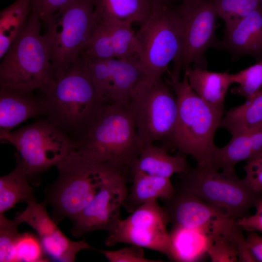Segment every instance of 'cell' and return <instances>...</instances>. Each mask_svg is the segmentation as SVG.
Segmentation results:
<instances>
[{
  "instance_id": "cell-1",
  "label": "cell",
  "mask_w": 262,
  "mask_h": 262,
  "mask_svg": "<svg viewBox=\"0 0 262 262\" xmlns=\"http://www.w3.org/2000/svg\"><path fill=\"white\" fill-rule=\"evenodd\" d=\"M144 147L131 103L105 102L75 150L90 161L127 172Z\"/></svg>"
},
{
  "instance_id": "cell-2",
  "label": "cell",
  "mask_w": 262,
  "mask_h": 262,
  "mask_svg": "<svg viewBox=\"0 0 262 262\" xmlns=\"http://www.w3.org/2000/svg\"><path fill=\"white\" fill-rule=\"evenodd\" d=\"M42 94L44 118L64 131L76 143L85 134L103 103L97 93L87 60L82 53Z\"/></svg>"
},
{
  "instance_id": "cell-3",
  "label": "cell",
  "mask_w": 262,
  "mask_h": 262,
  "mask_svg": "<svg viewBox=\"0 0 262 262\" xmlns=\"http://www.w3.org/2000/svg\"><path fill=\"white\" fill-rule=\"evenodd\" d=\"M41 19L32 10L22 31L1 59L0 87L45 93L55 80Z\"/></svg>"
},
{
  "instance_id": "cell-4",
  "label": "cell",
  "mask_w": 262,
  "mask_h": 262,
  "mask_svg": "<svg viewBox=\"0 0 262 262\" xmlns=\"http://www.w3.org/2000/svg\"><path fill=\"white\" fill-rule=\"evenodd\" d=\"M170 83L178 104L171 143L180 152L191 156L196 166L212 167L215 147L214 136L222 118L224 107L212 106L202 100L190 86L185 74L181 81Z\"/></svg>"
},
{
  "instance_id": "cell-5",
  "label": "cell",
  "mask_w": 262,
  "mask_h": 262,
  "mask_svg": "<svg viewBox=\"0 0 262 262\" xmlns=\"http://www.w3.org/2000/svg\"><path fill=\"white\" fill-rule=\"evenodd\" d=\"M55 180L44 190L46 205L52 208V218L58 224L65 218L73 220L92 201L103 181L114 170L73 151L57 166Z\"/></svg>"
},
{
  "instance_id": "cell-6",
  "label": "cell",
  "mask_w": 262,
  "mask_h": 262,
  "mask_svg": "<svg viewBox=\"0 0 262 262\" xmlns=\"http://www.w3.org/2000/svg\"><path fill=\"white\" fill-rule=\"evenodd\" d=\"M1 143L12 145L24 164L31 185L38 186L44 173L56 167L76 148L66 133L46 118L15 130L0 131Z\"/></svg>"
},
{
  "instance_id": "cell-7",
  "label": "cell",
  "mask_w": 262,
  "mask_h": 262,
  "mask_svg": "<svg viewBox=\"0 0 262 262\" xmlns=\"http://www.w3.org/2000/svg\"><path fill=\"white\" fill-rule=\"evenodd\" d=\"M44 23L57 79L78 57L97 27L93 0H71Z\"/></svg>"
},
{
  "instance_id": "cell-8",
  "label": "cell",
  "mask_w": 262,
  "mask_h": 262,
  "mask_svg": "<svg viewBox=\"0 0 262 262\" xmlns=\"http://www.w3.org/2000/svg\"><path fill=\"white\" fill-rule=\"evenodd\" d=\"M180 184L198 197L236 220L249 216V210L262 199L245 177L212 167L187 169L180 174Z\"/></svg>"
},
{
  "instance_id": "cell-9",
  "label": "cell",
  "mask_w": 262,
  "mask_h": 262,
  "mask_svg": "<svg viewBox=\"0 0 262 262\" xmlns=\"http://www.w3.org/2000/svg\"><path fill=\"white\" fill-rule=\"evenodd\" d=\"M182 20L176 5L170 4L152 13L136 33L140 59L149 81L163 78L168 66L175 62L182 45Z\"/></svg>"
},
{
  "instance_id": "cell-10",
  "label": "cell",
  "mask_w": 262,
  "mask_h": 262,
  "mask_svg": "<svg viewBox=\"0 0 262 262\" xmlns=\"http://www.w3.org/2000/svg\"><path fill=\"white\" fill-rule=\"evenodd\" d=\"M130 103L135 113L138 135L144 147L156 141L171 142L178 104L169 81L162 78L146 82Z\"/></svg>"
},
{
  "instance_id": "cell-11",
  "label": "cell",
  "mask_w": 262,
  "mask_h": 262,
  "mask_svg": "<svg viewBox=\"0 0 262 262\" xmlns=\"http://www.w3.org/2000/svg\"><path fill=\"white\" fill-rule=\"evenodd\" d=\"M182 20V45L170 72V83L179 81L182 70L190 66L207 69L205 53L216 49L220 40L215 35L218 16L212 0H182L176 5Z\"/></svg>"
},
{
  "instance_id": "cell-12",
  "label": "cell",
  "mask_w": 262,
  "mask_h": 262,
  "mask_svg": "<svg viewBox=\"0 0 262 262\" xmlns=\"http://www.w3.org/2000/svg\"><path fill=\"white\" fill-rule=\"evenodd\" d=\"M167 216L157 199L144 204L125 219L119 218L106 230L108 246L125 243L165 255L175 261L171 238L167 230Z\"/></svg>"
},
{
  "instance_id": "cell-13",
  "label": "cell",
  "mask_w": 262,
  "mask_h": 262,
  "mask_svg": "<svg viewBox=\"0 0 262 262\" xmlns=\"http://www.w3.org/2000/svg\"><path fill=\"white\" fill-rule=\"evenodd\" d=\"M163 208L172 227L200 231L209 239L232 235L237 220L225 214L180 185Z\"/></svg>"
},
{
  "instance_id": "cell-14",
  "label": "cell",
  "mask_w": 262,
  "mask_h": 262,
  "mask_svg": "<svg viewBox=\"0 0 262 262\" xmlns=\"http://www.w3.org/2000/svg\"><path fill=\"white\" fill-rule=\"evenodd\" d=\"M128 193L127 173L111 172L90 203L71 221L72 235L80 238L95 230H107L121 218V207Z\"/></svg>"
},
{
  "instance_id": "cell-15",
  "label": "cell",
  "mask_w": 262,
  "mask_h": 262,
  "mask_svg": "<svg viewBox=\"0 0 262 262\" xmlns=\"http://www.w3.org/2000/svg\"><path fill=\"white\" fill-rule=\"evenodd\" d=\"M25 209L15 218L19 225L25 223L34 229L49 258L64 262H73L82 250L96 249L84 241H74L67 238L51 217L44 202L35 198L27 203Z\"/></svg>"
},
{
  "instance_id": "cell-16",
  "label": "cell",
  "mask_w": 262,
  "mask_h": 262,
  "mask_svg": "<svg viewBox=\"0 0 262 262\" xmlns=\"http://www.w3.org/2000/svg\"><path fill=\"white\" fill-rule=\"evenodd\" d=\"M217 49L230 53L233 60L244 56L262 61V5L249 13L231 31L225 32Z\"/></svg>"
},
{
  "instance_id": "cell-17",
  "label": "cell",
  "mask_w": 262,
  "mask_h": 262,
  "mask_svg": "<svg viewBox=\"0 0 262 262\" xmlns=\"http://www.w3.org/2000/svg\"><path fill=\"white\" fill-rule=\"evenodd\" d=\"M36 91L0 87V131H10L31 118L44 116L42 93Z\"/></svg>"
},
{
  "instance_id": "cell-18",
  "label": "cell",
  "mask_w": 262,
  "mask_h": 262,
  "mask_svg": "<svg viewBox=\"0 0 262 262\" xmlns=\"http://www.w3.org/2000/svg\"><path fill=\"white\" fill-rule=\"evenodd\" d=\"M111 76L107 102L130 104L142 85L149 81L139 58L110 59Z\"/></svg>"
},
{
  "instance_id": "cell-19",
  "label": "cell",
  "mask_w": 262,
  "mask_h": 262,
  "mask_svg": "<svg viewBox=\"0 0 262 262\" xmlns=\"http://www.w3.org/2000/svg\"><path fill=\"white\" fill-rule=\"evenodd\" d=\"M185 157L172 156L166 149L154 146H145L129 168L130 174L141 172L150 175L170 178L175 173L180 174L188 168Z\"/></svg>"
},
{
  "instance_id": "cell-20",
  "label": "cell",
  "mask_w": 262,
  "mask_h": 262,
  "mask_svg": "<svg viewBox=\"0 0 262 262\" xmlns=\"http://www.w3.org/2000/svg\"><path fill=\"white\" fill-rule=\"evenodd\" d=\"M130 175L132 185L122 205L130 213L151 200L159 198L165 200L174 193L175 187L170 178L152 176L141 172Z\"/></svg>"
},
{
  "instance_id": "cell-21",
  "label": "cell",
  "mask_w": 262,
  "mask_h": 262,
  "mask_svg": "<svg viewBox=\"0 0 262 262\" xmlns=\"http://www.w3.org/2000/svg\"><path fill=\"white\" fill-rule=\"evenodd\" d=\"M183 71L190 86L202 100L212 106L224 107L228 89L234 83L232 74L191 66Z\"/></svg>"
},
{
  "instance_id": "cell-22",
  "label": "cell",
  "mask_w": 262,
  "mask_h": 262,
  "mask_svg": "<svg viewBox=\"0 0 262 262\" xmlns=\"http://www.w3.org/2000/svg\"><path fill=\"white\" fill-rule=\"evenodd\" d=\"M97 23L119 20L144 23L153 12L147 0H93Z\"/></svg>"
},
{
  "instance_id": "cell-23",
  "label": "cell",
  "mask_w": 262,
  "mask_h": 262,
  "mask_svg": "<svg viewBox=\"0 0 262 262\" xmlns=\"http://www.w3.org/2000/svg\"><path fill=\"white\" fill-rule=\"evenodd\" d=\"M16 157V165L9 174L0 177V213L11 209L18 202L35 199L23 164Z\"/></svg>"
},
{
  "instance_id": "cell-24",
  "label": "cell",
  "mask_w": 262,
  "mask_h": 262,
  "mask_svg": "<svg viewBox=\"0 0 262 262\" xmlns=\"http://www.w3.org/2000/svg\"><path fill=\"white\" fill-rule=\"evenodd\" d=\"M262 122V90L246 99L243 104L231 109L222 118L219 127L234 136Z\"/></svg>"
},
{
  "instance_id": "cell-25",
  "label": "cell",
  "mask_w": 262,
  "mask_h": 262,
  "mask_svg": "<svg viewBox=\"0 0 262 262\" xmlns=\"http://www.w3.org/2000/svg\"><path fill=\"white\" fill-rule=\"evenodd\" d=\"M31 10V0H16L0 11V60L22 31Z\"/></svg>"
},
{
  "instance_id": "cell-26",
  "label": "cell",
  "mask_w": 262,
  "mask_h": 262,
  "mask_svg": "<svg viewBox=\"0 0 262 262\" xmlns=\"http://www.w3.org/2000/svg\"><path fill=\"white\" fill-rule=\"evenodd\" d=\"M252 157V148L249 130L232 136L231 140L223 147L216 146L213 151L212 167L222 171L235 173V165L240 161L248 160Z\"/></svg>"
},
{
  "instance_id": "cell-27",
  "label": "cell",
  "mask_w": 262,
  "mask_h": 262,
  "mask_svg": "<svg viewBox=\"0 0 262 262\" xmlns=\"http://www.w3.org/2000/svg\"><path fill=\"white\" fill-rule=\"evenodd\" d=\"M175 262L197 260L206 253L210 240L204 233L196 230L172 227L169 233Z\"/></svg>"
},
{
  "instance_id": "cell-28",
  "label": "cell",
  "mask_w": 262,
  "mask_h": 262,
  "mask_svg": "<svg viewBox=\"0 0 262 262\" xmlns=\"http://www.w3.org/2000/svg\"><path fill=\"white\" fill-rule=\"evenodd\" d=\"M99 23H104L108 27L115 58L140 59L141 51L136 37V33L131 26L132 22L115 20Z\"/></svg>"
},
{
  "instance_id": "cell-29",
  "label": "cell",
  "mask_w": 262,
  "mask_h": 262,
  "mask_svg": "<svg viewBox=\"0 0 262 262\" xmlns=\"http://www.w3.org/2000/svg\"><path fill=\"white\" fill-rule=\"evenodd\" d=\"M218 16L225 24V32L231 31L245 17L262 5V0H212Z\"/></svg>"
},
{
  "instance_id": "cell-30",
  "label": "cell",
  "mask_w": 262,
  "mask_h": 262,
  "mask_svg": "<svg viewBox=\"0 0 262 262\" xmlns=\"http://www.w3.org/2000/svg\"><path fill=\"white\" fill-rule=\"evenodd\" d=\"M81 53L87 59L108 60L115 58L111 36L105 24L98 23L96 29Z\"/></svg>"
},
{
  "instance_id": "cell-31",
  "label": "cell",
  "mask_w": 262,
  "mask_h": 262,
  "mask_svg": "<svg viewBox=\"0 0 262 262\" xmlns=\"http://www.w3.org/2000/svg\"><path fill=\"white\" fill-rule=\"evenodd\" d=\"M234 83L239 85L230 92L246 99L262 90V61L232 74Z\"/></svg>"
},
{
  "instance_id": "cell-32",
  "label": "cell",
  "mask_w": 262,
  "mask_h": 262,
  "mask_svg": "<svg viewBox=\"0 0 262 262\" xmlns=\"http://www.w3.org/2000/svg\"><path fill=\"white\" fill-rule=\"evenodd\" d=\"M16 255L17 262L50 261L38 236L30 232L20 233L16 243Z\"/></svg>"
},
{
  "instance_id": "cell-33",
  "label": "cell",
  "mask_w": 262,
  "mask_h": 262,
  "mask_svg": "<svg viewBox=\"0 0 262 262\" xmlns=\"http://www.w3.org/2000/svg\"><path fill=\"white\" fill-rule=\"evenodd\" d=\"M19 224L15 219L10 220L0 213V262H16V246L20 234Z\"/></svg>"
},
{
  "instance_id": "cell-34",
  "label": "cell",
  "mask_w": 262,
  "mask_h": 262,
  "mask_svg": "<svg viewBox=\"0 0 262 262\" xmlns=\"http://www.w3.org/2000/svg\"><path fill=\"white\" fill-rule=\"evenodd\" d=\"M210 240L207 253L211 262H238L237 244L232 235H218Z\"/></svg>"
},
{
  "instance_id": "cell-35",
  "label": "cell",
  "mask_w": 262,
  "mask_h": 262,
  "mask_svg": "<svg viewBox=\"0 0 262 262\" xmlns=\"http://www.w3.org/2000/svg\"><path fill=\"white\" fill-rule=\"evenodd\" d=\"M98 251L110 262H163L146 258L143 248L133 245L116 250H100Z\"/></svg>"
},
{
  "instance_id": "cell-36",
  "label": "cell",
  "mask_w": 262,
  "mask_h": 262,
  "mask_svg": "<svg viewBox=\"0 0 262 262\" xmlns=\"http://www.w3.org/2000/svg\"><path fill=\"white\" fill-rule=\"evenodd\" d=\"M246 179L256 191L262 192V152L247 161L244 167Z\"/></svg>"
},
{
  "instance_id": "cell-37",
  "label": "cell",
  "mask_w": 262,
  "mask_h": 262,
  "mask_svg": "<svg viewBox=\"0 0 262 262\" xmlns=\"http://www.w3.org/2000/svg\"><path fill=\"white\" fill-rule=\"evenodd\" d=\"M71 0H31L32 10L45 22Z\"/></svg>"
},
{
  "instance_id": "cell-38",
  "label": "cell",
  "mask_w": 262,
  "mask_h": 262,
  "mask_svg": "<svg viewBox=\"0 0 262 262\" xmlns=\"http://www.w3.org/2000/svg\"><path fill=\"white\" fill-rule=\"evenodd\" d=\"M255 208L256 211L254 214L239 219L237 222L244 230L262 232V199Z\"/></svg>"
},
{
  "instance_id": "cell-39",
  "label": "cell",
  "mask_w": 262,
  "mask_h": 262,
  "mask_svg": "<svg viewBox=\"0 0 262 262\" xmlns=\"http://www.w3.org/2000/svg\"><path fill=\"white\" fill-rule=\"evenodd\" d=\"M243 229L239 225L237 222L232 234V236L235 239L237 244L238 262H256L248 247L246 238L243 235Z\"/></svg>"
},
{
  "instance_id": "cell-40",
  "label": "cell",
  "mask_w": 262,
  "mask_h": 262,
  "mask_svg": "<svg viewBox=\"0 0 262 262\" xmlns=\"http://www.w3.org/2000/svg\"><path fill=\"white\" fill-rule=\"evenodd\" d=\"M246 238L248 247L255 261L262 262V237L256 231H249Z\"/></svg>"
},
{
  "instance_id": "cell-41",
  "label": "cell",
  "mask_w": 262,
  "mask_h": 262,
  "mask_svg": "<svg viewBox=\"0 0 262 262\" xmlns=\"http://www.w3.org/2000/svg\"><path fill=\"white\" fill-rule=\"evenodd\" d=\"M249 130L252 158L262 152V122Z\"/></svg>"
},
{
  "instance_id": "cell-42",
  "label": "cell",
  "mask_w": 262,
  "mask_h": 262,
  "mask_svg": "<svg viewBox=\"0 0 262 262\" xmlns=\"http://www.w3.org/2000/svg\"><path fill=\"white\" fill-rule=\"evenodd\" d=\"M149 2L152 12H155L159 9L172 4V0H147Z\"/></svg>"
},
{
  "instance_id": "cell-43",
  "label": "cell",
  "mask_w": 262,
  "mask_h": 262,
  "mask_svg": "<svg viewBox=\"0 0 262 262\" xmlns=\"http://www.w3.org/2000/svg\"><path fill=\"white\" fill-rule=\"evenodd\" d=\"M181 0H172V3H173L174 1H181Z\"/></svg>"
}]
</instances>
